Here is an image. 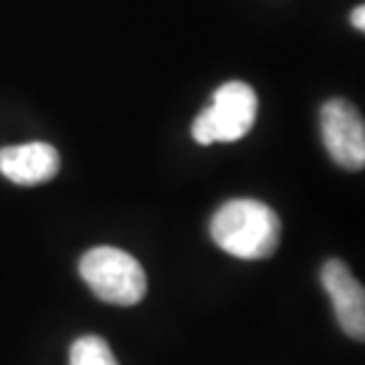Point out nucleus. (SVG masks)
Listing matches in <instances>:
<instances>
[{"label":"nucleus","mask_w":365,"mask_h":365,"mask_svg":"<svg viewBox=\"0 0 365 365\" xmlns=\"http://www.w3.org/2000/svg\"><path fill=\"white\" fill-rule=\"evenodd\" d=\"M209 232L230 257L259 261L273 257L280 245V218L259 200H230L211 218Z\"/></svg>","instance_id":"1"},{"label":"nucleus","mask_w":365,"mask_h":365,"mask_svg":"<svg viewBox=\"0 0 365 365\" xmlns=\"http://www.w3.org/2000/svg\"><path fill=\"white\" fill-rule=\"evenodd\" d=\"M83 282L107 304L135 306L148 294V275L140 261L116 247H93L78 264Z\"/></svg>","instance_id":"2"},{"label":"nucleus","mask_w":365,"mask_h":365,"mask_svg":"<svg viewBox=\"0 0 365 365\" xmlns=\"http://www.w3.org/2000/svg\"><path fill=\"white\" fill-rule=\"evenodd\" d=\"M259 100L250 83L228 81L216 88L211 107L197 116L192 138L200 145L235 143L252 130L257 121Z\"/></svg>","instance_id":"3"},{"label":"nucleus","mask_w":365,"mask_h":365,"mask_svg":"<svg viewBox=\"0 0 365 365\" xmlns=\"http://www.w3.org/2000/svg\"><path fill=\"white\" fill-rule=\"evenodd\" d=\"M320 133L334 164L346 171L365 166V123L361 112L349 100H327L320 109Z\"/></svg>","instance_id":"4"},{"label":"nucleus","mask_w":365,"mask_h":365,"mask_svg":"<svg viewBox=\"0 0 365 365\" xmlns=\"http://www.w3.org/2000/svg\"><path fill=\"white\" fill-rule=\"evenodd\" d=\"M325 292L332 299V309L341 330L349 337L365 339V292L363 284L349 271V266L339 259H330L320 271Z\"/></svg>","instance_id":"5"},{"label":"nucleus","mask_w":365,"mask_h":365,"mask_svg":"<svg viewBox=\"0 0 365 365\" xmlns=\"http://www.w3.org/2000/svg\"><path fill=\"white\" fill-rule=\"evenodd\" d=\"M60 171V155L48 143L10 145L0 150V173L17 185H43Z\"/></svg>","instance_id":"6"},{"label":"nucleus","mask_w":365,"mask_h":365,"mask_svg":"<svg viewBox=\"0 0 365 365\" xmlns=\"http://www.w3.org/2000/svg\"><path fill=\"white\" fill-rule=\"evenodd\" d=\"M69 365H119L112 349L102 337L86 334L78 337L69 349Z\"/></svg>","instance_id":"7"},{"label":"nucleus","mask_w":365,"mask_h":365,"mask_svg":"<svg viewBox=\"0 0 365 365\" xmlns=\"http://www.w3.org/2000/svg\"><path fill=\"white\" fill-rule=\"evenodd\" d=\"M351 24L359 29V31H363L365 29V7L363 5H359L356 10L351 12Z\"/></svg>","instance_id":"8"}]
</instances>
